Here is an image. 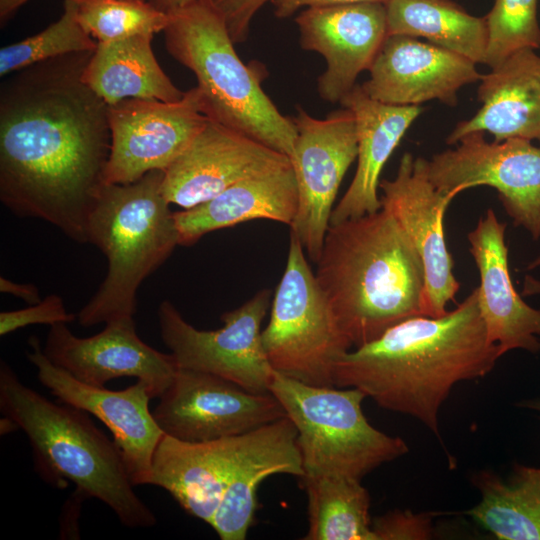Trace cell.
<instances>
[{
  "label": "cell",
  "mask_w": 540,
  "mask_h": 540,
  "mask_svg": "<svg viewBox=\"0 0 540 540\" xmlns=\"http://www.w3.org/2000/svg\"><path fill=\"white\" fill-rule=\"evenodd\" d=\"M92 53L16 71L0 89L1 202L78 243H88L111 149L108 104L81 77Z\"/></svg>",
  "instance_id": "1"
},
{
  "label": "cell",
  "mask_w": 540,
  "mask_h": 540,
  "mask_svg": "<svg viewBox=\"0 0 540 540\" xmlns=\"http://www.w3.org/2000/svg\"><path fill=\"white\" fill-rule=\"evenodd\" d=\"M486 334L475 288L445 314L418 315L348 351L336 387H354L383 409L418 419L439 436L438 415L459 382L486 376L501 357Z\"/></svg>",
  "instance_id": "2"
},
{
  "label": "cell",
  "mask_w": 540,
  "mask_h": 540,
  "mask_svg": "<svg viewBox=\"0 0 540 540\" xmlns=\"http://www.w3.org/2000/svg\"><path fill=\"white\" fill-rule=\"evenodd\" d=\"M316 280L352 347L423 315L425 269L409 237L385 208L330 224Z\"/></svg>",
  "instance_id": "3"
},
{
  "label": "cell",
  "mask_w": 540,
  "mask_h": 540,
  "mask_svg": "<svg viewBox=\"0 0 540 540\" xmlns=\"http://www.w3.org/2000/svg\"><path fill=\"white\" fill-rule=\"evenodd\" d=\"M0 411L27 436L35 468L62 488L70 481L85 498L108 506L127 528H150L153 511L135 493L121 452L88 417L26 386L7 362H0Z\"/></svg>",
  "instance_id": "4"
},
{
  "label": "cell",
  "mask_w": 540,
  "mask_h": 540,
  "mask_svg": "<svg viewBox=\"0 0 540 540\" xmlns=\"http://www.w3.org/2000/svg\"><path fill=\"white\" fill-rule=\"evenodd\" d=\"M166 49L191 70L203 112L210 119L278 152L293 155L297 130L262 89L261 65L237 55L225 21L212 0H194L168 13Z\"/></svg>",
  "instance_id": "5"
},
{
  "label": "cell",
  "mask_w": 540,
  "mask_h": 540,
  "mask_svg": "<svg viewBox=\"0 0 540 540\" xmlns=\"http://www.w3.org/2000/svg\"><path fill=\"white\" fill-rule=\"evenodd\" d=\"M162 171L127 184H106L89 216L88 243L106 257L107 272L76 316L82 327L134 317L137 291L179 245Z\"/></svg>",
  "instance_id": "6"
},
{
  "label": "cell",
  "mask_w": 540,
  "mask_h": 540,
  "mask_svg": "<svg viewBox=\"0 0 540 540\" xmlns=\"http://www.w3.org/2000/svg\"><path fill=\"white\" fill-rule=\"evenodd\" d=\"M269 391L297 431L304 476L361 480L408 452L406 442L373 427L358 388L314 386L274 372Z\"/></svg>",
  "instance_id": "7"
},
{
  "label": "cell",
  "mask_w": 540,
  "mask_h": 540,
  "mask_svg": "<svg viewBox=\"0 0 540 540\" xmlns=\"http://www.w3.org/2000/svg\"><path fill=\"white\" fill-rule=\"evenodd\" d=\"M305 249L290 231L286 266L271 302L262 345L272 368L303 383L336 387L334 370L352 345L340 330Z\"/></svg>",
  "instance_id": "8"
},
{
  "label": "cell",
  "mask_w": 540,
  "mask_h": 540,
  "mask_svg": "<svg viewBox=\"0 0 540 540\" xmlns=\"http://www.w3.org/2000/svg\"><path fill=\"white\" fill-rule=\"evenodd\" d=\"M272 291L262 289L240 307L221 315L223 326L200 330L169 300L157 310L160 335L179 368L212 373L252 393H269L275 370L265 354L261 323Z\"/></svg>",
  "instance_id": "9"
},
{
  "label": "cell",
  "mask_w": 540,
  "mask_h": 540,
  "mask_svg": "<svg viewBox=\"0 0 540 540\" xmlns=\"http://www.w3.org/2000/svg\"><path fill=\"white\" fill-rule=\"evenodd\" d=\"M433 185L454 198L476 186H489L515 226L540 238V147L524 139L488 142L484 133L463 136L455 148L428 160Z\"/></svg>",
  "instance_id": "10"
},
{
  "label": "cell",
  "mask_w": 540,
  "mask_h": 540,
  "mask_svg": "<svg viewBox=\"0 0 540 540\" xmlns=\"http://www.w3.org/2000/svg\"><path fill=\"white\" fill-rule=\"evenodd\" d=\"M165 435L207 442L244 435L286 417L271 393H252L218 375L179 368L152 410Z\"/></svg>",
  "instance_id": "11"
},
{
  "label": "cell",
  "mask_w": 540,
  "mask_h": 540,
  "mask_svg": "<svg viewBox=\"0 0 540 540\" xmlns=\"http://www.w3.org/2000/svg\"><path fill=\"white\" fill-rule=\"evenodd\" d=\"M292 119L297 137L290 160L297 178L299 204L290 228L316 263L340 184L357 159L356 122L352 111L345 107L324 119L314 118L298 107Z\"/></svg>",
  "instance_id": "12"
},
{
  "label": "cell",
  "mask_w": 540,
  "mask_h": 540,
  "mask_svg": "<svg viewBox=\"0 0 540 540\" xmlns=\"http://www.w3.org/2000/svg\"><path fill=\"white\" fill-rule=\"evenodd\" d=\"M208 120L197 87L174 102L127 98L108 105L111 149L105 183L127 184L151 171L164 172Z\"/></svg>",
  "instance_id": "13"
},
{
  "label": "cell",
  "mask_w": 540,
  "mask_h": 540,
  "mask_svg": "<svg viewBox=\"0 0 540 540\" xmlns=\"http://www.w3.org/2000/svg\"><path fill=\"white\" fill-rule=\"evenodd\" d=\"M28 344L26 356L36 368L39 382L59 402L99 419L112 433L132 484L148 485L153 455L164 436L149 409L148 385L142 380L122 390L88 385L53 364L38 337L31 336Z\"/></svg>",
  "instance_id": "14"
},
{
  "label": "cell",
  "mask_w": 540,
  "mask_h": 540,
  "mask_svg": "<svg viewBox=\"0 0 540 540\" xmlns=\"http://www.w3.org/2000/svg\"><path fill=\"white\" fill-rule=\"evenodd\" d=\"M381 204L401 225L425 269L423 315L438 317L455 300L460 283L445 240L443 219L454 199L439 191L428 174V160L405 152L393 179H383Z\"/></svg>",
  "instance_id": "15"
},
{
  "label": "cell",
  "mask_w": 540,
  "mask_h": 540,
  "mask_svg": "<svg viewBox=\"0 0 540 540\" xmlns=\"http://www.w3.org/2000/svg\"><path fill=\"white\" fill-rule=\"evenodd\" d=\"M43 351L53 364L88 385L104 387L121 377L142 380L152 399L162 395L178 370L171 353L152 348L138 336L134 317L108 321L101 332L84 338L74 335L67 323L53 324Z\"/></svg>",
  "instance_id": "16"
},
{
  "label": "cell",
  "mask_w": 540,
  "mask_h": 540,
  "mask_svg": "<svg viewBox=\"0 0 540 540\" xmlns=\"http://www.w3.org/2000/svg\"><path fill=\"white\" fill-rule=\"evenodd\" d=\"M289 165L287 155L209 119L163 172L161 189L170 204L189 209L242 180Z\"/></svg>",
  "instance_id": "17"
},
{
  "label": "cell",
  "mask_w": 540,
  "mask_h": 540,
  "mask_svg": "<svg viewBox=\"0 0 540 540\" xmlns=\"http://www.w3.org/2000/svg\"><path fill=\"white\" fill-rule=\"evenodd\" d=\"M300 45L321 54L327 68L318 78L320 97L337 103L369 70L387 37L385 3L357 2L309 7L295 18Z\"/></svg>",
  "instance_id": "18"
},
{
  "label": "cell",
  "mask_w": 540,
  "mask_h": 540,
  "mask_svg": "<svg viewBox=\"0 0 540 540\" xmlns=\"http://www.w3.org/2000/svg\"><path fill=\"white\" fill-rule=\"evenodd\" d=\"M368 71L362 89L390 105L438 100L454 107L460 88L482 76L470 59L407 35H387Z\"/></svg>",
  "instance_id": "19"
},
{
  "label": "cell",
  "mask_w": 540,
  "mask_h": 540,
  "mask_svg": "<svg viewBox=\"0 0 540 540\" xmlns=\"http://www.w3.org/2000/svg\"><path fill=\"white\" fill-rule=\"evenodd\" d=\"M505 232L506 223L490 208L467 235L480 276L479 311L487 338L501 355L515 349L539 353L540 309L528 305L512 283Z\"/></svg>",
  "instance_id": "20"
},
{
  "label": "cell",
  "mask_w": 540,
  "mask_h": 540,
  "mask_svg": "<svg viewBox=\"0 0 540 540\" xmlns=\"http://www.w3.org/2000/svg\"><path fill=\"white\" fill-rule=\"evenodd\" d=\"M249 434L207 442L164 434L153 455L148 485L165 489L187 514L211 525Z\"/></svg>",
  "instance_id": "21"
},
{
  "label": "cell",
  "mask_w": 540,
  "mask_h": 540,
  "mask_svg": "<svg viewBox=\"0 0 540 540\" xmlns=\"http://www.w3.org/2000/svg\"><path fill=\"white\" fill-rule=\"evenodd\" d=\"M479 81L480 109L459 122L446 143L455 145L473 132L489 133L495 142L515 138L540 142V56L535 50L512 53Z\"/></svg>",
  "instance_id": "22"
},
{
  "label": "cell",
  "mask_w": 540,
  "mask_h": 540,
  "mask_svg": "<svg viewBox=\"0 0 540 540\" xmlns=\"http://www.w3.org/2000/svg\"><path fill=\"white\" fill-rule=\"evenodd\" d=\"M356 122L357 168L348 189L331 214L330 224L381 209L380 175L402 137L422 113L420 105H390L369 97L356 84L340 101Z\"/></svg>",
  "instance_id": "23"
},
{
  "label": "cell",
  "mask_w": 540,
  "mask_h": 540,
  "mask_svg": "<svg viewBox=\"0 0 540 540\" xmlns=\"http://www.w3.org/2000/svg\"><path fill=\"white\" fill-rule=\"evenodd\" d=\"M296 438L287 416L250 432L210 525L221 540L246 539L255 519L258 487L267 477L304 476Z\"/></svg>",
  "instance_id": "24"
},
{
  "label": "cell",
  "mask_w": 540,
  "mask_h": 540,
  "mask_svg": "<svg viewBox=\"0 0 540 540\" xmlns=\"http://www.w3.org/2000/svg\"><path fill=\"white\" fill-rule=\"evenodd\" d=\"M298 204L292 164L242 180L204 203L174 213L179 245L191 246L210 232L254 219L291 226Z\"/></svg>",
  "instance_id": "25"
},
{
  "label": "cell",
  "mask_w": 540,
  "mask_h": 540,
  "mask_svg": "<svg viewBox=\"0 0 540 540\" xmlns=\"http://www.w3.org/2000/svg\"><path fill=\"white\" fill-rule=\"evenodd\" d=\"M153 35L98 42L82 72L83 82L108 105L127 98L174 102L179 90L154 56Z\"/></svg>",
  "instance_id": "26"
},
{
  "label": "cell",
  "mask_w": 540,
  "mask_h": 540,
  "mask_svg": "<svg viewBox=\"0 0 540 540\" xmlns=\"http://www.w3.org/2000/svg\"><path fill=\"white\" fill-rule=\"evenodd\" d=\"M481 500L466 512L499 540H540V468L515 464L508 478L490 471L472 477Z\"/></svg>",
  "instance_id": "27"
},
{
  "label": "cell",
  "mask_w": 540,
  "mask_h": 540,
  "mask_svg": "<svg viewBox=\"0 0 540 540\" xmlns=\"http://www.w3.org/2000/svg\"><path fill=\"white\" fill-rule=\"evenodd\" d=\"M387 35L425 38L428 42L485 63V17L469 14L452 0H388Z\"/></svg>",
  "instance_id": "28"
},
{
  "label": "cell",
  "mask_w": 540,
  "mask_h": 540,
  "mask_svg": "<svg viewBox=\"0 0 540 540\" xmlns=\"http://www.w3.org/2000/svg\"><path fill=\"white\" fill-rule=\"evenodd\" d=\"M308 500L304 540H375L370 495L361 480L339 476L300 478Z\"/></svg>",
  "instance_id": "29"
},
{
  "label": "cell",
  "mask_w": 540,
  "mask_h": 540,
  "mask_svg": "<svg viewBox=\"0 0 540 540\" xmlns=\"http://www.w3.org/2000/svg\"><path fill=\"white\" fill-rule=\"evenodd\" d=\"M82 28L97 42L164 31L168 14L151 3L128 0H71Z\"/></svg>",
  "instance_id": "30"
},
{
  "label": "cell",
  "mask_w": 540,
  "mask_h": 540,
  "mask_svg": "<svg viewBox=\"0 0 540 540\" xmlns=\"http://www.w3.org/2000/svg\"><path fill=\"white\" fill-rule=\"evenodd\" d=\"M97 41L79 24L71 0H65L62 16L40 33L0 50V75L67 54L94 51Z\"/></svg>",
  "instance_id": "31"
},
{
  "label": "cell",
  "mask_w": 540,
  "mask_h": 540,
  "mask_svg": "<svg viewBox=\"0 0 540 540\" xmlns=\"http://www.w3.org/2000/svg\"><path fill=\"white\" fill-rule=\"evenodd\" d=\"M538 0H495L485 16L488 40L485 63L494 68L521 49L540 48Z\"/></svg>",
  "instance_id": "32"
},
{
  "label": "cell",
  "mask_w": 540,
  "mask_h": 540,
  "mask_svg": "<svg viewBox=\"0 0 540 540\" xmlns=\"http://www.w3.org/2000/svg\"><path fill=\"white\" fill-rule=\"evenodd\" d=\"M76 316L66 310L64 301L57 294H50L38 303L0 313V335L6 336L18 329L34 324L70 323Z\"/></svg>",
  "instance_id": "33"
},
{
  "label": "cell",
  "mask_w": 540,
  "mask_h": 540,
  "mask_svg": "<svg viewBox=\"0 0 540 540\" xmlns=\"http://www.w3.org/2000/svg\"><path fill=\"white\" fill-rule=\"evenodd\" d=\"M435 515L394 510L375 518L371 528L375 540H425L432 537Z\"/></svg>",
  "instance_id": "34"
},
{
  "label": "cell",
  "mask_w": 540,
  "mask_h": 540,
  "mask_svg": "<svg viewBox=\"0 0 540 540\" xmlns=\"http://www.w3.org/2000/svg\"><path fill=\"white\" fill-rule=\"evenodd\" d=\"M272 0H212L223 17L235 44L244 42L249 34L251 20L257 11Z\"/></svg>",
  "instance_id": "35"
},
{
  "label": "cell",
  "mask_w": 540,
  "mask_h": 540,
  "mask_svg": "<svg viewBox=\"0 0 540 540\" xmlns=\"http://www.w3.org/2000/svg\"><path fill=\"white\" fill-rule=\"evenodd\" d=\"M388 0H272L274 14L278 18H287L303 7H321L357 2H382Z\"/></svg>",
  "instance_id": "36"
},
{
  "label": "cell",
  "mask_w": 540,
  "mask_h": 540,
  "mask_svg": "<svg viewBox=\"0 0 540 540\" xmlns=\"http://www.w3.org/2000/svg\"><path fill=\"white\" fill-rule=\"evenodd\" d=\"M0 291L22 299L30 305L42 300L39 289L35 284L17 283L6 277H0Z\"/></svg>",
  "instance_id": "37"
},
{
  "label": "cell",
  "mask_w": 540,
  "mask_h": 540,
  "mask_svg": "<svg viewBox=\"0 0 540 540\" xmlns=\"http://www.w3.org/2000/svg\"><path fill=\"white\" fill-rule=\"evenodd\" d=\"M193 1L194 0H149L148 2L158 10L168 14L176 9L192 3Z\"/></svg>",
  "instance_id": "38"
},
{
  "label": "cell",
  "mask_w": 540,
  "mask_h": 540,
  "mask_svg": "<svg viewBox=\"0 0 540 540\" xmlns=\"http://www.w3.org/2000/svg\"><path fill=\"white\" fill-rule=\"evenodd\" d=\"M29 0H0V20L5 22L12 14Z\"/></svg>",
  "instance_id": "39"
},
{
  "label": "cell",
  "mask_w": 540,
  "mask_h": 540,
  "mask_svg": "<svg viewBox=\"0 0 540 540\" xmlns=\"http://www.w3.org/2000/svg\"><path fill=\"white\" fill-rule=\"evenodd\" d=\"M521 295H540V279L534 278L531 275H526L523 281Z\"/></svg>",
  "instance_id": "40"
},
{
  "label": "cell",
  "mask_w": 540,
  "mask_h": 540,
  "mask_svg": "<svg viewBox=\"0 0 540 540\" xmlns=\"http://www.w3.org/2000/svg\"><path fill=\"white\" fill-rule=\"evenodd\" d=\"M521 408L537 411L540 414V399L522 400L517 404Z\"/></svg>",
  "instance_id": "41"
},
{
  "label": "cell",
  "mask_w": 540,
  "mask_h": 540,
  "mask_svg": "<svg viewBox=\"0 0 540 540\" xmlns=\"http://www.w3.org/2000/svg\"><path fill=\"white\" fill-rule=\"evenodd\" d=\"M540 266V254L526 265V270H534Z\"/></svg>",
  "instance_id": "42"
},
{
  "label": "cell",
  "mask_w": 540,
  "mask_h": 540,
  "mask_svg": "<svg viewBox=\"0 0 540 540\" xmlns=\"http://www.w3.org/2000/svg\"><path fill=\"white\" fill-rule=\"evenodd\" d=\"M128 1H142V0H128Z\"/></svg>",
  "instance_id": "43"
}]
</instances>
